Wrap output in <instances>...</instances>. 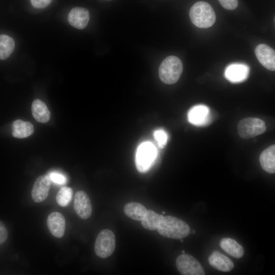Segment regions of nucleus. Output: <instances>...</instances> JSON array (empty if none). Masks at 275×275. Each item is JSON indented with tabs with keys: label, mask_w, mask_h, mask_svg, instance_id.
<instances>
[{
	"label": "nucleus",
	"mask_w": 275,
	"mask_h": 275,
	"mask_svg": "<svg viewBox=\"0 0 275 275\" xmlns=\"http://www.w3.org/2000/svg\"><path fill=\"white\" fill-rule=\"evenodd\" d=\"M165 237L180 239L190 233V228L184 221L171 215L162 216L157 230Z\"/></svg>",
	"instance_id": "nucleus-1"
},
{
	"label": "nucleus",
	"mask_w": 275,
	"mask_h": 275,
	"mask_svg": "<svg viewBox=\"0 0 275 275\" xmlns=\"http://www.w3.org/2000/svg\"><path fill=\"white\" fill-rule=\"evenodd\" d=\"M189 17L192 23L200 28L211 26L216 20L215 12L212 7L204 1L198 2L191 7Z\"/></svg>",
	"instance_id": "nucleus-2"
},
{
	"label": "nucleus",
	"mask_w": 275,
	"mask_h": 275,
	"mask_svg": "<svg viewBox=\"0 0 275 275\" xmlns=\"http://www.w3.org/2000/svg\"><path fill=\"white\" fill-rule=\"evenodd\" d=\"M182 70L181 61L176 56H170L164 59L159 66V78L165 84H173L179 79Z\"/></svg>",
	"instance_id": "nucleus-3"
},
{
	"label": "nucleus",
	"mask_w": 275,
	"mask_h": 275,
	"mask_svg": "<svg viewBox=\"0 0 275 275\" xmlns=\"http://www.w3.org/2000/svg\"><path fill=\"white\" fill-rule=\"evenodd\" d=\"M157 150L150 142H144L138 147L135 155V165L141 173L147 172L152 166L157 156Z\"/></svg>",
	"instance_id": "nucleus-4"
},
{
	"label": "nucleus",
	"mask_w": 275,
	"mask_h": 275,
	"mask_svg": "<svg viewBox=\"0 0 275 275\" xmlns=\"http://www.w3.org/2000/svg\"><path fill=\"white\" fill-rule=\"evenodd\" d=\"M116 246L114 233L108 229L101 230L97 236L94 245V251L98 257L105 258L111 256Z\"/></svg>",
	"instance_id": "nucleus-5"
},
{
	"label": "nucleus",
	"mask_w": 275,
	"mask_h": 275,
	"mask_svg": "<svg viewBox=\"0 0 275 275\" xmlns=\"http://www.w3.org/2000/svg\"><path fill=\"white\" fill-rule=\"evenodd\" d=\"M237 129L240 138L249 139L263 133L266 127L264 121L261 119L249 117L239 122Z\"/></svg>",
	"instance_id": "nucleus-6"
},
{
	"label": "nucleus",
	"mask_w": 275,
	"mask_h": 275,
	"mask_svg": "<svg viewBox=\"0 0 275 275\" xmlns=\"http://www.w3.org/2000/svg\"><path fill=\"white\" fill-rule=\"evenodd\" d=\"M176 267L182 275H204L202 265L193 256L186 254L179 255L176 260Z\"/></svg>",
	"instance_id": "nucleus-7"
},
{
	"label": "nucleus",
	"mask_w": 275,
	"mask_h": 275,
	"mask_svg": "<svg viewBox=\"0 0 275 275\" xmlns=\"http://www.w3.org/2000/svg\"><path fill=\"white\" fill-rule=\"evenodd\" d=\"M51 181L48 175H41L36 179L31 192L32 199L35 202L40 203L47 198Z\"/></svg>",
	"instance_id": "nucleus-8"
},
{
	"label": "nucleus",
	"mask_w": 275,
	"mask_h": 275,
	"mask_svg": "<svg viewBox=\"0 0 275 275\" xmlns=\"http://www.w3.org/2000/svg\"><path fill=\"white\" fill-rule=\"evenodd\" d=\"M249 71V67L246 64L233 63L227 67L224 75L231 82L239 83L244 81L248 78Z\"/></svg>",
	"instance_id": "nucleus-9"
},
{
	"label": "nucleus",
	"mask_w": 275,
	"mask_h": 275,
	"mask_svg": "<svg viewBox=\"0 0 275 275\" xmlns=\"http://www.w3.org/2000/svg\"><path fill=\"white\" fill-rule=\"evenodd\" d=\"M74 209L78 216L82 219H86L90 217L92 212V207L88 195L82 190H78L75 193Z\"/></svg>",
	"instance_id": "nucleus-10"
},
{
	"label": "nucleus",
	"mask_w": 275,
	"mask_h": 275,
	"mask_svg": "<svg viewBox=\"0 0 275 275\" xmlns=\"http://www.w3.org/2000/svg\"><path fill=\"white\" fill-rule=\"evenodd\" d=\"M187 119L189 123L195 126L207 125L210 120L209 109L205 105H195L188 111Z\"/></svg>",
	"instance_id": "nucleus-11"
},
{
	"label": "nucleus",
	"mask_w": 275,
	"mask_h": 275,
	"mask_svg": "<svg viewBox=\"0 0 275 275\" xmlns=\"http://www.w3.org/2000/svg\"><path fill=\"white\" fill-rule=\"evenodd\" d=\"M255 54L259 62L267 69L275 70L274 50L265 44H260L255 48Z\"/></svg>",
	"instance_id": "nucleus-12"
},
{
	"label": "nucleus",
	"mask_w": 275,
	"mask_h": 275,
	"mask_svg": "<svg viewBox=\"0 0 275 275\" xmlns=\"http://www.w3.org/2000/svg\"><path fill=\"white\" fill-rule=\"evenodd\" d=\"M90 13L88 9L82 7H75L71 9L68 16L70 25L77 29H84L89 22Z\"/></svg>",
	"instance_id": "nucleus-13"
},
{
	"label": "nucleus",
	"mask_w": 275,
	"mask_h": 275,
	"mask_svg": "<svg viewBox=\"0 0 275 275\" xmlns=\"http://www.w3.org/2000/svg\"><path fill=\"white\" fill-rule=\"evenodd\" d=\"M47 225L51 234L57 238L63 236L65 230V219L59 212L51 213L47 219Z\"/></svg>",
	"instance_id": "nucleus-14"
},
{
	"label": "nucleus",
	"mask_w": 275,
	"mask_h": 275,
	"mask_svg": "<svg viewBox=\"0 0 275 275\" xmlns=\"http://www.w3.org/2000/svg\"><path fill=\"white\" fill-rule=\"evenodd\" d=\"M208 262L215 269L224 272L230 271L234 266L230 259L217 251H213L209 256Z\"/></svg>",
	"instance_id": "nucleus-15"
},
{
	"label": "nucleus",
	"mask_w": 275,
	"mask_h": 275,
	"mask_svg": "<svg viewBox=\"0 0 275 275\" xmlns=\"http://www.w3.org/2000/svg\"><path fill=\"white\" fill-rule=\"evenodd\" d=\"M259 161L262 169L266 172L274 174L275 172V146L268 147L261 153Z\"/></svg>",
	"instance_id": "nucleus-16"
},
{
	"label": "nucleus",
	"mask_w": 275,
	"mask_h": 275,
	"mask_svg": "<svg viewBox=\"0 0 275 275\" xmlns=\"http://www.w3.org/2000/svg\"><path fill=\"white\" fill-rule=\"evenodd\" d=\"M219 245L224 251L234 258H240L243 255L242 246L234 239L223 238L221 240Z\"/></svg>",
	"instance_id": "nucleus-17"
},
{
	"label": "nucleus",
	"mask_w": 275,
	"mask_h": 275,
	"mask_svg": "<svg viewBox=\"0 0 275 275\" xmlns=\"http://www.w3.org/2000/svg\"><path fill=\"white\" fill-rule=\"evenodd\" d=\"M12 135L16 138H25L32 134L34 131L33 124L29 122L18 119L12 124Z\"/></svg>",
	"instance_id": "nucleus-18"
},
{
	"label": "nucleus",
	"mask_w": 275,
	"mask_h": 275,
	"mask_svg": "<svg viewBox=\"0 0 275 275\" xmlns=\"http://www.w3.org/2000/svg\"><path fill=\"white\" fill-rule=\"evenodd\" d=\"M32 113L34 118L39 122L46 123L50 119V112L44 102L35 99L32 105Z\"/></svg>",
	"instance_id": "nucleus-19"
},
{
	"label": "nucleus",
	"mask_w": 275,
	"mask_h": 275,
	"mask_svg": "<svg viewBox=\"0 0 275 275\" xmlns=\"http://www.w3.org/2000/svg\"><path fill=\"white\" fill-rule=\"evenodd\" d=\"M147 209L142 204L136 202H130L124 207L125 214L130 218L135 221H142Z\"/></svg>",
	"instance_id": "nucleus-20"
},
{
	"label": "nucleus",
	"mask_w": 275,
	"mask_h": 275,
	"mask_svg": "<svg viewBox=\"0 0 275 275\" xmlns=\"http://www.w3.org/2000/svg\"><path fill=\"white\" fill-rule=\"evenodd\" d=\"M163 215H159L152 210L147 211L141 221L142 225L149 230H157Z\"/></svg>",
	"instance_id": "nucleus-21"
},
{
	"label": "nucleus",
	"mask_w": 275,
	"mask_h": 275,
	"mask_svg": "<svg viewBox=\"0 0 275 275\" xmlns=\"http://www.w3.org/2000/svg\"><path fill=\"white\" fill-rule=\"evenodd\" d=\"M15 47L13 39L7 35H0V60L9 57Z\"/></svg>",
	"instance_id": "nucleus-22"
},
{
	"label": "nucleus",
	"mask_w": 275,
	"mask_h": 275,
	"mask_svg": "<svg viewBox=\"0 0 275 275\" xmlns=\"http://www.w3.org/2000/svg\"><path fill=\"white\" fill-rule=\"evenodd\" d=\"M72 195L73 191L70 187L66 186L62 187L57 194V202L61 206H66L70 202Z\"/></svg>",
	"instance_id": "nucleus-23"
},
{
	"label": "nucleus",
	"mask_w": 275,
	"mask_h": 275,
	"mask_svg": "<svg viewBox=\"0 0 275 275\" xmlns=\"http://www.w3.org/2000/svg\"><path fill=\"white\" fill-rule=\"evenodd\" d=\"M153 135L158 146L160 148H163L167 144L168 139L167 132L162 129H159L154 131Z\"/></svg>",
	"instance_id": "nucleus-24"
},
{
	"label": "nucleus",
	"mask_w": 275,
	"mask_h": 275,
	"mask_svg": "<svg viewBox=\"0 0 275 275\" xmlns=\"http://www.w3.org/2000/svg\"><path fill=\"white\" fill-rule=\"evenodd\" d=\"M48 175L51 180L56 184H65L67 181V177L60 172L52 171L49 172Z\"/></svg>",
	"instance_id": "nucleus-25"
},
{
	"label": "nucleus",
	"mask_w": 275,
	"mask_h": 275,
	"mask_svg": "<svg viewBox=\"0 0 275 275\" xmlns=\"http://www.w3.org/2000/svg\"><path fill=\"white\" fill-rule=\"evenodd\" d=\"M221 5L227 10H234L238 6L237 0H218Z\"/></svg>",
	"instance_id": "nucleus-26"
},
{
	"label": "nucleus",
	"mask_w": 275,
	"mask_h": 275,
	"mask_svg": "<svg viewBox=\"0 0 275 275\" xmlns=\"http://www.w3.org/2000/svg\"><path fill=\"white\" fill-rule=\"evenodd\" d=\"M52 0H31L32 5L36 8H44L48 6Z\"/></svg>",
	"instance_id": "nucleus-27"
},
{
	"label": "nucleus",
	"mask_w": 275,
	"mask_h": 275,
	"mask_svg": "<svg viewBox=\"0 0 275 275\" xmlns=\"http://www.w3.org/2000/svg\"><path fill=\"white\" fill-rule=\"evenodd\" d=\"M8 236V233L6 226L0 221V244L6 241Z\"/></svg>",
	"instance_id": "nucleus-28"
},
{
	"label": "nucleus",
	"mask_w": 275,
	"mask_h": 275,
	"mask_svg": "<svg viewBox=\"0 0 275 275\" xmlns=\"http://www.w3.org/2000/svg\"><path fill=\"white\" fill-rule=\"evenodd\" d=\"M180 241H181V242H183L182 239H180Z\"/></svg>",
	"instance_id": "nucleus-29"
},
{
	"label": "nucleus",
	"mask_w": 275,
	"mask_h": 275,
	"mask_svg": "<svg viewBox=\"0 0 275 275\" xmlns=\"http://www.w3.org/2000/svg\"><path fill=\"white\" fill-rule=\"evenodd\" d=\"M182 253L183 254V253H185V251H182Z\"/></svg>",
	"instance_id": "nucleus-30"
},
{
	"label": "nucleus",
	"mask_w": 275,
	"mask_h": 275,
	"mask_svg": "<svg viewBox=\"0 0 275 275\" xmlns=\"http://www.w3.org/2000/svg\"><path fill=\"white\" fill-rule=\"evenodd\" d=\"M162 213H163V214H164V213H165L164 211H163V212H162Z\"/></svg>",
	"instance_id": "nucleus-31"
}]
</instances>
